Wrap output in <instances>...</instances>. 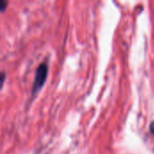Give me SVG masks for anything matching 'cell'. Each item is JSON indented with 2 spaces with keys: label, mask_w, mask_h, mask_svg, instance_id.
<instances>
[{
  "label": "cell",
  "mask_w": 154,
  "mask_h": 154,
  "mask_svg": "<svg viewBox=\"0 0 154 154\" xmlns=\"http://www.w3.org/2000/svg\"><path fill=\"white\" fill-rule=\"evenodd\" d=\"M48 75V66L45 63H41L35 71V77L32 84V93L36 94L43 86Z\"/></svg>",
  "instance_id": "1"
},
{
  "label": "cell",
  "mask_w": 154,
  "mask_h": 154,
  "mask_svg": "<svg viewBox=\"0 0 154 154\" xmlns=\"http://www.w3.org/2000/svg\"><path fill=\"white\" fill-rule=\"evenodd\" d=\"M150 132L154 134V121L152 122V124H151V125H150Z\"/></svg>",
  "instance_id": "3"
},
{
  "label": "cell",
  "mask_w": 154,
  "mask_h": 154,
  "mask_svg": "<svg viewBox=\"0 0 154 154\" xmlns=\"http://www.w3.org/2000/svg\"><path fill=\"white\" fill-rule=\"evenodd\" d=\"M6 5H7V2H6V1H5V0H1V1H0V7H1V11H4Z\"/></svg>",
  "instance_id": "2"
}]
</instances>
